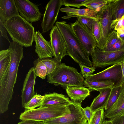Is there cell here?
I'll use <instances>...</instances> for the list:
<instances>
[{
	"instance_id": "cell-19",
	"label": "cell",
	"mask_w": 124,
	"mask_h": 124,
	"mask_svg": "<svg viewBox=\"0 0 124 124\" xmlns=\"http://www.w3.org/2000/svg\"><path fill=\"white\" fill-rule=\"evenodd\" d=\"M60 11L66 13V16H63L62 18L69 20L72 17L80 16L87 17L96 19L97 13L88 8L83 9L76 8L67 7L60 9Z\"/></svg>"
},
{
	"instance_id": "cell-40",
	"label": "cell",
	"mask_w": 124,
	"mask_h": 124,
	"mask_svg": "<svg viewBox=\"0 0 124 124\" xmlns=\"http://www.w3.org/2000/svg\"><path fill=\"white\" fill-rule=\"evenodd\" d=\"M18 124H46L43 121L35 120L21 121Z\"/></svg>"
},
{
	"instance_id": "cell-38",
	"label": "cell",
	"mask_w": 124,
	"mask_h": 124,
	"mask_svg": "<svg viewBox=\"0 0 124 124\" xmlns=\"http://www.w3.org/2000/svg\"><path fill=\"white\" fill-rule=\"evenodd\" d=\"M0 35L6 39L10 43V42L8 38L7 33V30L4 24L0 20Z\"/></svg>"
},
{
	"instance_id": "cell-22",
	"label": "cell",
	"mask_w": 124,
	"mask_h": 124,
	"mask_svg": "<svg viewBox=\"0 0 124 124\" xmlns=\"http://www.w3.org/2000/svg\"><path fill=\"white\" fill-rule=\"evenodd\" d=\"M110 4L113 14L112 29L114 28L118 21L124 16V0H113Z\"/></svg>"
},
{
	"instance_id": "cell-41",
	"label": "cell",
	"mask_w": 124,
	"mask_h": 124,
	"mask_svg": "<svg viewBox=\"0 0 124 124\" xmlns=\"http://www.w3.org/2000/svg\"><path fill=\"white\" fill-rule=\"evenodd\" d=\"M119 39L124 41V29L122 27L116 31Z\"/></svg>"
},
{
	"instance_id": "cell-18",
	"label": "cell",
	"mask_w": 124,
	"mask_h": 124,
	"mask_svg": "<svg viewBox=\"0 0 124 124\" xmlns=\"http://www.w3.org/2000/svg\"><path fill=\"white\" fill-rule=\"evenodd\" d=\"M44 96L43 102L40 107L66 106L71 101L69 98L66 96L56 92L46 94Z\"/></svg>"
},
{
	"instance_id": "cell-29",
	"label": "cell",
	"mask_w": 124,
	"mask_h": 124,
	"mask_svg": "<svg viewBox=\"0 0 124 124\" xmlns=\"http://www.w3.org/2000/svg\"><path fill=\"white\" fill-rule=\"evenodd\" d=\"M41 60L46 68L47 76L53 72L59 64L54 58H47Z\"/></svg>"
},
{
	"instance_id": "cell-34",
	"label": "cell",
	"mask_w": 124,
	"mask_h": 124,
	"mask_svg": "<svg viewBox=\"0 0 124 124\" xmlns=\"http://www.w3.org/2000/svg\"><path fill=\"white\" fill-rule=\"evenodd\" d=\"M87 0H63V5L67 7H73L79 8L83 6L84 3Z\"/></svg>"
},
{
	"instance_id": "cell-46",
	"label": "cell",
	"mask_w": 124,
	"mask_h": 124,
	"mask_svg": "<svg viewBox=\"0 0 124 124\" xmlns=\"http://www.w3.org/2000/svg\"></svg>"
},
{
	"instance_id": "cell-44",
	"label": "cell",
	"mask_w": 124,
	"mask_h": 124,
	"mask_svg": "<svg viewBox=\"0 0 124 124\" xmlns=\"http://www.w3.org/2000/svg\"><path fill=\"white\" fill-rule=\"evenodd\" d=\"M102 124H112L111 119L109 120H105Z\"/></svg>"
},
{
	"instance_id": "cell-2",
	"label": "cell",
	"mask_w": 124,
	"mask_h": 124,
	"mask_svg": "<svg viewBox=\"0 0 124 124\" xmlns=\"http://www.w3.org/2000/svg\"><path fill=\"white\" fill-rule=\"evenodd\" d=\"M55 25L65 40L67 55L79 64H83L89 67H92V62L73 32L70 25L65 21H57Z\"/></svg>"
},
{
	"instance_id": "cell-26",
	"label": "cell",
	"mask_w": 124,
	"mask_h": 124,
	"mask_svg": "<svg viewBox=\"0 0 124 124\" xmlns=\"http://www.w3.org/2000/svg\"><path fill=\"white\" fill-rule=\"evenodd\" d=\"M123 84L114 85L112 88L105 108V111H107L110 108L117 100L119 96Z\"/></svg>"
},
{
	"instance_id": "cell-27",
	"label": "cell",
	"mask_w": 124,
	"mask_h": 124,
	"mask_svg": "<svg viewBox=\"0 0 124 124\" xmlns=\"http://www.w3.org/2000/svg\"><path fill=\"white\" fill-rule=\"evenodd\" d=\"M34 69L37 76L42 79L45 78L47 76L46 68L41 60L39 58L33 62Z\"/></svg>"
},
{
	"instance_id": "cell-23",
	"label": "cell",
	"mask_w": 124,
	"mask_h": 124,
	"mask_svg": "<svg viewBox=\"0 0 124 124\" xmlns=\"http://www.w3.org/2000/svg\"><path fill=\"white\" fill-rule=\"evenodd\" d=\"M11 51L9 48L0 51V81L7 71L11 62Z\"/></svg>"
},
{
	"instance_id": "cell-20",
	"label": "cell",
	"mask_w": 124,
	"mask_h": 124,
	"mask_svg": "<svg viewBox=\"0 0 124 124\" xmlns=\"http://www.w3.org/2000/svg\"><path fill=\"white\" fill-rule=\"evenodd\" d=\"M105 118H114L124 114V82L117 100L108 110L104 112Z\"/></svg>"
},
{
	"instance_id": "cell-32",
	"label": "cell",
	"mask_w": 124,
	"mask_h": 124,
	"mask_svg": "<svg viewBox=\"0 0 124 124\" xmlns=\"http://www.w3.org/2000/svg\"><path fill=\"white\" fill-rule=\"evenodd\" d=\"M119 38L117 32L115 31H112L107 39L105 46L103 50H104L114 44Z\"/></svg>"
},
{
	"instance_id": "cell-16",
	"label": "cell",
	"mask_w": 124,
	"mask_h": 124,
	"mask_svg": "<svg viewBox=\"0 0 124 124\" xmlns=\"http://www.w3.org/2000/svg\"><path fill=\"white\" fill-rule=\"evenodd\" d=\"M20 15L15 0H0V20L4 24L11 18Z\"/></svg>"
},
{
	"instance_id": "cell-21",
	"label": "cell",
	"mask_w": 124,
	"mask_h": 124,
	"mask_svg": "<svg viewBox=\"0 0 124 124\" xmlns=\"http://www.w3.org/2000/svg\"><path fill=\"white\" fill-rule=\"evenodd\" d=\"M112 88H107L99 91V94L93 99L90 106L92 111L94 112L99 109L105 108Z\"/></svg>"
},
{
	"instance_id": "cell-36",
	"label": "cell",
	"mask_w": 124,
	"mask_h": 124,
	"mask_svg": "<svg viewBox=\"0 0 124 124\" xmlns=\"http://www.w3.org/2000/svg\"><path fill=\"white\" fill-rule=\"evenodd\" d=\"M124 49V41L119 39L117 41L113 46L104 50L107 51H115Z\"/></svg>"
},
{
	"instance_id": "cell-25",
	"label": "cell",
	"mask_w": 124,
	"mask_h": 124,
	"mask_svg": "<svg viewBox=\"0 0 124 124\" xmlns=\"http://www.w3.org/2000/svg\"><path fill=\"white\" fill-rule=\"evenodd\" d=\"M113 0H87L83 6L91 9L97 13L108 4L112 2Z\"/></svg>"
},
{
	"instance_id": "cell-3",
	"label": "cell",
	"mask_w": 124,
	"mask_h": 124,
	"mask_svg": "<svg viewBox=\"0 0 124 124\" xmlns=\"http://www.w3.org/2000/svg\"><path fill=\"white\" fill-rule=\"evenodd\" d=\"M4 24L13 41L23 46H32L35 32L31 23L20 15L9 19Z\"/></svg>"
},
{
	"instance_id": "cell-15",
	"label": "cell",
	"mask_w": 124,
	"mask_h": 124,
	"mask_svg": "<svg viewBox=\"0 0 124 124\" xmlns=\"http://www.w3.org/2000/svg\"><path fill=\"white\" fill-rule=\"evenodd\" d=\"M34 40L35 43V51L40 59L54 56L50 41L46 40L39 31L35 32Z\"/></svg>"
},
{
	"instance_id": "cell-11",
	"label": "cell",
	"mask_w": 124,
	"mask_h": 124,
	"mask_svg": "<svg viewBox=\"0 0 124 124\" xmlns=\"http://www.w3.org/2000/svg\"><path fill=\"white\" fill-rule=\"evenodd\" d=\"M63 5V0H51L47 4L41 24L43 33L48 31L53 27Z\"/></svg>"
},
{
	"instance_id": "cell-43",
	"label": "cell",
	"mask_w": 124,
	"mask_h": 124,
	"mask_svg": "<svg viewBox=\"0 0 124 124\" xmlns=\"http://www.w3.org/2000/svg\"><path fill=\"white\" fill-rule=\"evenodd\" d=\"M119 63L121 66L123 78L124 81V58L119 62Z\"/></svg>"
},
{
	"instance_id": "cell-45",
	"label": "cell",
	"mask_w": 124,
	"mask_h": 124,
	"mask_svg": "<svg viewBox=\"0 0 124 124\" xmlns=\"http://www.w3.org/2000/svg\"><path fill=\"white\" fill-rule=\"evenodd\" d=\"M124 18V16L123 17Z\"/></svg>"
},
{
	"instance_id": "cell-37",
	"label": "cell",
	"mask_w": 124,
	"mask_h": 124,
	"mask_svg": "<svg viewBox=\"0 0 124 124\" xmlns=\"http://www.w3.org/2000/svg\"><path fill=\"white\" fill-rule=\"evenodd\" d=\"M85 116L88 121L87 124H89L92 118L94 112L91 110L90 107H87L83 108Z\"/></svg>"
},
{
	"instance_id": "cell-33",
	"label": "cell",
	"mask_w": 124,
	"mask_h": 124,
	"mask_svg": "<svg viewBox=\"0 0 124 124\" xmlns=\"http://www.w3.org/2000/svg\"><path fill=\"white\" fill-rule=\"evenodd\" d=\"M92 32L96 40L97 46L100 42L101 34L100 26L96 20L93 24Z\"/></svg>"
},
{
	"instance_id": "cell-42",
	"label": "cell",
	"mask_w": 124,
	"mask_h": 124,
	"mask_svg": "<svg viewBox=\"0 0 124 124\" xmlns=\"http://www.w3.org/2000/svg\"><path fill=\"white\" fill-rule=\"evenodd\" d=\"M123 17L118 21L114 28V30L116 31L123 27L122 26V22Z\"/></svg>"
},
{
	"instance_id": "cell-1",
	"label": "cell",
	"mask_w": 124,
	"mask_h": 124,
	"mask_svg": "<svg viewBox=\"0 0 124 124\" xmlns=\"http://www.w3.org/2000/svg\"><path fill=\"white\" fill-rule=\"evenodd\" d=\"M11 62L7 71L0 81V113H3L8 110V105L14 93L18 68L24 57L23 46L17 42L10 43Z\"/></svg>"
},
{
	"instance_id": "cell-10",
	"label": "cell",
	"mask_w": 124,
	"mask_h": 124,
	"mask_svg": "<svg viewBox=\"0 0 124 124\" xmlns=\"http://www.w3.org/2000/svg\"><path fill=\"white\" fill-rule=\"evenodd\" d=\"M72 30L88 56H91L97 43L92 33L77 20L70 24Z\"/></svg>"
},
{
	"instance_id": "cell-7",
	"label": "cell",
	"mask_w": 124,
	"mask_h": 124,
	"mask_svg": "<svg viewBox=\"0 0 124 124\" xmlns=\"http://www.w3.org/2000/svg\"><path fill=\"white\" fill-rule=\"evenodd\" d=\"M68 106L69 114L43 122L46 124H87V120L81 105L71 101Z\"/></svg>"
},
{
	"instance_id": "cell-9",
	"label": "cell",
	"mask_w": 124,
	"mask_h": 124,
	"mask_svg": "<svg viewBox=\"0 0 124 124\" xmlns=\"http://www.w3.org/2000/svg\"><path fill=\"white\" fill-rule=\"evenodd\" d=\"M85 78L86 82L110 80L114 82V86L122 84L124 82L122 68L119 63Z\"/></svg>"
},
{
	"instance_id": "cell-30",
	"label": "cell",
	"mask_w": 124,
	"mask_h": 124,
	"mask_svg": "<svg viewBox=\"0 0 124 124\" xmlns=\"http://www.w3.org/2000/svg\"><path fill=\"white\" fill-rule=\"evenodd\" d=\"M104 108L99 109L94 112L93 115L88 124H102L105 121Z\"/></svg>"
},
{
	"instance_id": "cell-24",
	"label": "cell",
	"mask_w": 124,
	"mask_h": 124,
	"mask_svg": "<svg viewBox=\"0 0 124 124\" xmlns=\"http://www.w3.org/2000/svg\"><path fill=\"white\" fill-rule=\"evenodd\" d=\"M115 83L110 80L103 81H85L84 86L86 87L91 91L99 92L100 90L107 88H112Z\"/></svg>"
},
{
	"instance_id": "cell-12",
	"label": "cell",
	"mask_w": 124,
	"mask_h": 124,
	"mask_svg": "<svg viewBox=\"0 0 124 124\" xmlns=\"http://www.w3.org/2000/svg\"><path fill=\"white\" fill-rule=\"evenodd\" d=\"M50 41L55 59L59 64L67 55V49L64 38L57 26L55 25L51 29L49 34Z\"/></svg>"
},
{
	"instance_id": "cell-28",
	"label": "cell",
	"mask_w": 124,
	"mask_h": 124,
	"mask_svg": "<svg viewBox=\"0 0 124 124\" xmlns=\"http://www.w3.org/2000/svg\"><path fill=\"white\" fill-rule=\"evenodd\" d=\"M45 96L36 93L30 101L25 106L24 108L27 109H33L40 107L42 105Z\"/></svg>"
},
{
	"instance_id": "cell-13",
	"label": "cell",
	"mask_w": 124,
	"mask_h": 124,
	"mask_svg": "<svg viewBox=\"0 0 124 124\" xmlns=\"http://www.w3.org/2000/svg\"><path fill=\"white\" fill-rule=\"evenodd\" d=\"M20 16L31 23L40 20L42 14L35 4L28 0H15Z\"/></svg>"
},
{
	"instance_id": "cell-4",
	"label": "cell",
	"mask_w": 124,
	"mask_h": 124,
	"mask_svg": "<svg viewBox=\"0 0 124 124\" xmlns=\"http://www.w3.org/2000/svg\"><path fill=\"white\" fill-rule=\"evenodd\" d=\"M47 76L48 83L65 89L69 86L84 85L85 81L77 69L64 63L59 64L54 71Z\"/></svg>"
},
{
	"instance_id": "cell-39",
	"label": "cell",
	"mask_w": 124,
	"mask_h": 124,
	"mask_svg": "<svg viewBox=\"0 0 124 124\" xmlns=\"http://www.w3.org/2000/svg\"><path fill=\"white\" fill-rule=\"evenodd\" d=\"M111 119L112 124H124V114Z\"/></svg>"
},
{
	"instance_id": "cell-6",
	"label": "cell",
	"mask_w": 124,
	"mask_h": 124,
	"mask_svg": "<svg viewBox=\"0 0 124 124\" xmlns=\"http://www.w3.org/2000/svg\"><path fill=\"white\" fill-rule=\"evenodd\" d=\"M93 66L102 68L119 63L124 58V49L115 51L102 50L96 46L91 55Z\"/></svg>"
},
{
	"instance_id": "cell-35",
	"label": "cell",
	"mask_w": 124,
	"mask_h": 124,
	"mask_svg": "<svg viewBox=\"0 0 124 124\" xmlns=\"http://www.w3.org/2000/svg\"><path fill=\"white\" fill-rule=\"evenodd\" d=\"M79 65L81 69L80 73L85 78L92 75L96 69L93 66L89 67L83 64H80Z\"/></svg>"
},
{
	"instance_id": "cell-17",
	"label": "cell",
	"mask_w": 124,
	"mask_h": 124,
	"mask_svg": "<svg viewBox=\"0 0 124 124\" xmlns=\"http://www.w3.org/2000/svg\"><path fill=\"white\" fill-rule=\"evenodd\" d=\"M65 89L70 101L81 105L83 101L90 95L91 91L83 86H69Z\"/></svg>"
},
{
	"instance_id": "cell-8",
	"label": "cell",
	"mask_w": 124,
	"mask_h": 124,
	"mask_svg": "<svg viewBox=\"0 0 124 124\" xmlns=\"http://www.w3.org/2000/svg\"><path fill=\"white\" fill-rule=\"evenodd\" d=\"M110 3L104 7L97 13L96 16V20L100 26L101 34L100 42L97 46L101 50L104 48L108 36L112 31L111 25L113 14Z\"/></svg>"
},
{
	"instance_id": "cell-14",
	"label": "cell",
	"mask_w": 124,
	"mask_h": 124,
	"mask_svg": "<svg viewBox=\"0 0 124 124\" xmlns=\"http://www.w3.org/2000/svg\"><path fill=\"white\" fill-rule=\"evenodd\" d=\"M37 76L33 67L30 69L26 74L23 82L21 96L23 108H24L36 94L34 87Z\"/></svg>"
},
{
	"instance_id": "cell-31",
	"label": "cell",
	"mask_w": 124,
	"mask_h": 124,
	"mask_svg": "<svg viewBox=\"0 0 124 124\" xmlns=\"http://www.w3.org/2000/svg\"><path fill=\"white\" fill-rule=\"evenodd\" d=\"M77 18V20L83 25L92 32L93 24L96 19L83 16L78 17Z\"/></svg>"
},
{
	"instance_id": "cell-5",
	"label": "cell",
	"mask_w": 124,
	"mask_h": 124,
	"mask_svg": "<svg viewBox=\"0 0 124 124\" xmlns=\"http://www.w3.org/2000/svg\"><path fill=\"white\" fill-rule=\"evenodd\" d=\"M70 112L68 105L65 106L40 107L37 108L25 110L21 114L19 118L21 121H43L64 116Z\"/></svg>"
}]
</instances>
